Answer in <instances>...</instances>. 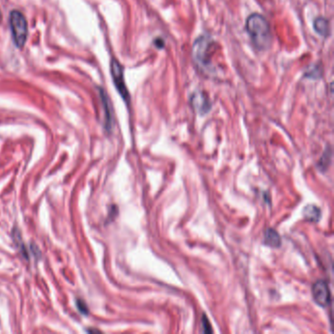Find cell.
Here are the masks:
<instances>
[{"instance_id": "5bb4252c", "label": "cell", "mask_w": 334, "mask_h": 334, "mask_svg": "<svg viewBox=\"0 0 334 334\" xmlns=\"http://www.w3.org/2000/svg\"><path fill=\"white\" fill-rule=\"evenodd\" d=\"M1 16H2V14H1V12H0V20H1Z\"/></svg>"}, {"instance_id": "ba28073f", "label": "cell", "mask_w": 334, "mask_h": 334, "mask_svg": "<svg viewBox=\"0 0 334 334\" xmlns=\"http://www.w3.org/2000/svg\"><path fill=\"white\" fill-rule=\"evenodd\" d=\"M313 30L315 31V33H317L321 37H324V38L328 37L329 32H330L328 21L322 17L316 18L313 22Z\"/></svg>"}, {"instance_id": "8992f818", "label": "cell", "mask_w": 334, "mask_h": 334, "mask_svg": "<svg viewBox=\"0 0 334 334\" xmlns=\"http://www.w3.org/2000/svg\"><path fill=\"white\" fill-rule=\"evenodd\" d=\"M191 103H192V106L193 108L201 115H204L206 113L209 112L210 108H211V105H210V101H209V98L208 96L201 92V91H198V92H195L192 97H191Z\"/></svg>"}, {"instance_id": "30bf717a", "label": "cell", "mask_w": 334, "mask_h": 334, "mask_svg": "<svg viewBox=\"0 0 334 334\" xmlns=\"http://www.w3.org/2000/svg\"><path fill=\"white\" fill-rule=\"evenodd\" d=\"M101 99L103 103V107L105 110V121H106V128L110 129L111 125H112V116H111V111H110V104H109V99L106 96L105 92L101 90Z\"/></svg>"}, {"instance_id": "277c9868", "label": "cell", "mask_w": 334, "mask_h": 334, "mask_svg": "<svg viewBox=\"0 0 334 334\" xmlns=\"http://www.w3.org/2000/svg\"><path fill=\"white\" fill-rule=\"evenodd\" d=\"M110 70H111V76L113 79V83H114L117 90L119 91L121 96L127 102L129 99V94H128V90L126 88L125 82L124 69L117 59H115V58L112 59L111 65H110Z\"/></svg>"}, {"instance_id": "4fadbf2b", "label": "cell", "mask_w": 334, "mask_h": 334, "mask_svg": "<svg viewBox=\"0 0 334 334\" xmlns=\"http://www.w3.org/2000/svg\"><path fill=\"white\" fill-rule=\"evenodd\" d=\"M202 331L203 332H213V329L211 327V323L209 322L208 318L206 317V315H203V318H202Z\"/></svg>"}, {"instance_id": "5b68a950", "label": "cell", "mask_w": 334, "mask_h": 334, "mask_svg": "<svg viewBox=\"0 0 334 334\" xmlns=\"http://www.w3.org/2000/svg\"><path fill=\"white\" fill-rule=\"evenodd\" d=\"M313 297L315 303L321 307H326L330 303V291L325 280H317L313 285Z\"/></svg>"}, {"instance_id": "7c38bea8", "label": "cell", "mask_w": 334, "mask_h": 334, "mask_svg": "<svg viewBox=\"0 0 334 334\" xmlns=\"http://www.w3.org/2000/svg\"><path fill=\"white\" fill-rule=\"evenodd\" d=\"M76 305H77V308H78L80 313H82L83 314H87L88 313V308H87V306L85 305V303L83 300L78 299Z\"/></svg>"}, {"instance_id": "52a82bcc", "label": "cell", "mask_w": 334, "mask_h": 334, "mask_svg": "<svg viewBox=\"0 0 334 334\" xmlns=\"http://www.w3.org/2000/svg\"><path fill=\"white\" fill-rule=\"evenodd\" d=\"M264 243L269 247L278 248L281 245V238L275 230L268 229L264 233Z\"/></svg>"}, {"instance_id": "9c48e42d", "label": "cell", "mask_w": 334, "mask_h": 334, "mask_svg": "<svg viewBox=\"0 0 334 334\" xmlns=\"http://www.w3.org/2000/svg\"><path fill=\"white\" fill-rule=\"evenodd\" d=\"M303 215L306 220L313 222V223H317L320 220L321 212L318 207L314 205H308L305 207L303 211Z\"/></svg>"}, {"instance_id": "3957f363", "label": "cell", "mask_w": 334, "mask_h": 334, "mask_svg": "<svg viewBox=\"0 0 334 334\" xmlns=\"http://www.w3.org/2000/svg\"><path fill=\"white\" fill-rule=\"evenodd\" d=\"M212 41L208 37H201L198 39L192 47V56L200 70L208 69L211 65V48Z\"/></svg>"}, {"instance_id": "8fae6325", "label": "cell", "mask_w": 334, "mask_h": 334, "mask_svg": "<svg viewBox=\"0 0 334 334\" xmlns=\"http://www.w3.org/2000/svg\"><path fill=\"white\" fill-rule=\"evenodd\" d=\"M323 154L324 155L322 156V158L320 159V161L318 163V167L321 171H324L325 169H327L328 165L331 162V151H330V149H327Z\"/></svg>"}, {"instance_id": "6da1fadb", "label": "cell", "mask_w": 334, "mask_h": 334, "mask_svg": "<svg viewBox=\"0 0 334 334\" xmlns=\"http://www.w3.org/2000/svg\"><path fill=\"white\" fill-rule=\"evenodd\" d=\"M246 30L253 44L259 50L268 49L271 44V32L268 21L260 14H252L246 22Z\"/></svg>"}, {"instance_id": "7a4b0ae2", "label": "cell", "mask_w": 334, "mask_h": 334, "mask_svg": "<svg viewBox=\"0 0 334 334\" xmlns=\"http://www.w3.org/2000/svg\"><path fill=\"white\" fill-rule=\"evenodd\" d=\"M9 24L14 43L17 47L22 48L26 44L29 34L28 22L26 17L22 12L13 10L10 13Z\"/></svg>"}]
</instances>
